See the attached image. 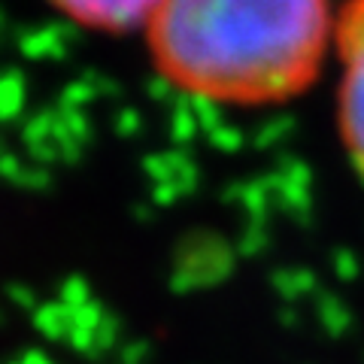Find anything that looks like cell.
Masks as SVG:
<instances>
[{
	"label": "cell",
	"mask_w": 364,
	"mask_h": 364,
	"mask_svg": "<svg viewBox=\"0 0 364 364\" xmlns=\"http://www.w3.org/2000/svg\"><path fill=\"white\" fill-rule=\"evenodd\" d=\"M325 0H161L152 43L164 73L215 97H282L310 79Z\"/></svg>",
	"instance_id": "6da1fadb"
},
{
	"label": "cell",
	"mask_w": 364,
	"mask_h": 364,
	"mask_svg": "<svg viewBox=\"0 0 364 364\" xmlns=\"http://www.w3.org/2000/svg\"><path fill=\"white\" fill-rule=\"evenodd\" d=\"M52 4L70 16V21H76V25L134 31L158 13L161 0H52Z\"/></svg>",
	"instance_id": "7a4b0ae2"
},
{
	"label": "cell",
	"mask_w": 364,
	"mask_h": 364,
	"mask_svg": "<svg viewBox=\"0 0 364 364\" xmlns=\"http://www.w3.org/2000/svg\"><path fill=\"white\" fill-rule=\"evenodd\" d=\"M76 40H79L76 21H52V25H43L33 31L18 28V33H16L18 52L33 61H40V58L61 61V58H67V52H70V46Z\"/></svg>",
	"instance_id": "3957f363"
},
{
	"label": "cell",
	"mask_w": 364,
	"mask_h": 364,
	"mask_svg": "<svg viewBox=\"0 0 364 364\" xmlns=\"http://www.w3.org/2000/svg\"><path fill=\"white\" fill-rule=\"evenodd\" d=\"M346 64L349 76L343 88V124L352 140V152L364 155V46L349 55Z\"/></svg>",
	"instance_id": "277c9868"
},
{
	"label": "cell",
	"mask_w": 364,
	"mask_h": 364,
	"mask_svg": "<svg viewBox=\"0 0 364 364\" xmlns=\"http://www.w3.org/2000/svg\"><path fill=\"white\" fill-rule=\"evenodd\" d=\"M264 179H267V186H270L273 203H277L279 210H286L291 219H298L301 225H310V219H313V198H310V188L294 186V182L282 179L277 170L264 173Z\"/></svg>",
	"instance_id": "5b68a950"
},
{
	"label": "cell",
	"mask_w": 364,
	"mask_h": 364,
	"mask_svg": "<svg viewBox=\"0 0 364 364\" xmlns=\"http://www.w3.org/2000/svg\"><path fill=\"white\" fill-rule=\"evenodd\" d=\"M173 112H170V140L176 143V149H186V146L195 140L198 131H200V124L195 119V112H191V91L188 88H182L176 91V97H173Z\"/></svg>",
	"instance_id": "8992f818"
},
{
	"label": "cell",
	"mask_w": 364,
	"mask_h": 364,
	"mask_svg": "<svg viewBox=\"0 0 364 364\" xmlns=\"http://www.w3.org/2000/svg\"><path fill=\"white\" fill-rule=\"evenodd\" d=\"M21 109H25V79L18 70H6L0 76V122L18 119Z\"/></svg>",
	"instance_id": "52a82bcc"
},
{
	"label": "cell",
	"mask_w": 364,
	"mask_h": 364,
	"mask_svg": "<svg viewBox=\"0 0 364 364\" xmlns=\"http://www.w3.org/2000/svg\"><path fill=\"white\" fill-rule=\"evenodd\" d=\"M243 210L249 215V225H264L267 215H270V203H273V195H270V186L264 176H258L252 182H246V191H243Z\"/></svg>",
	"instance_id": "ba28073f"
},
{
	"label": "cell",
	"mask_w": 364,
	"mask_h": 364,
	"mask_svg": "<svg viewBox=\"0 0 364 364\" xmlns=\"http://www.w3.org/2000/svg\"><path fill=\"white\" fill-rule=\"evenodd\" d=\"M294 128H298V119L289 116V112H282V116H273L270 122H264V124H261V128L255 131L252 146H255L258 152L277 149L282 140H289V136L294 134Z\"/></svg>",
	"instance_id": "9c48e42d"
},
{
	"label": "cell",
	"mask_w": 364,
	"mask_h": 364,
	"mask_svg": "<svg viewBox=\"0 0 364 364\" xmlns=\"http://www.w3.org/2000/svg\"><path fill=\"white\" fill-rule=\"evenodd\" d=\"M191 112L200 124L203 134H213L215 128L225 124V116H222V97L210 95V91H191Z\"/></svg>",
	"instance_id": "30bf717a"
},
{
	"label": "cell",
	"mask_w": 364,
	"mask_h": 364,
	"mask_svg": "<svg viewBox=\"0 0 364 364\" xmlns=\"http://www.w3.org/2000/svg\"><path fill=\"white\" fill-rule=\"evenodd\" d=\"M143 173L149 176L155 186H164V182H173L176 176V161H173V149L167 152H155L143 158Z\"/></svg>",
	"instance_id": "8fae6325"
},
{
	"label": "cell",
	"mask_w": 364,
	"mask_h": 364,
	"mask_svg": "<svg viewBox=\"0 0 364 364\" xmlns=\"http://www.w3.org/2000/svg\"><path fill=\"white\" fill-rule=\"evenodd\" d=\"M277 173H279L282 179L294 182V186L313 188V170H310V164H306L304 158H298V155H279V161H277Z\"/></svg>",
	"instance_id": "7c38bea8"
},
{
	"label": "cell",
	"mask_w": 364,
	"mask_h": 364,
	"mask_svg": "<svg viewBox=\"0 0 364 364\" xmlns=\"http://www.w3.org/2000/svg\"><path fill=\"white\" fill-rule=\"evenodd\" d=\"M91 100H97V91L85 79H76V82H67L61 88L58 109H85V104H91Z\"/></svg>",
	"instance_id": "4fadbf2b"
},
{
	"label": "cell",
	"mask_w": 364,
	"mask_h": 364,
	"mask_svg": "<svg viewBox=\"0 0 364 364\" xmlns=\"http://www.w3.org/2000/svg\"><path fill=\"white\" fill-rule=\"evenodd\" d=\"M52 124H55V109H43L37 116H31L21 128V136H25L28 146H37V143H46L52 140Z\"/></svg>",
	"instance_id": "5bb4252c"
},
{
	"label": "cell",
	"mask_w": 364,
	"mask_h": 364,
	"mask_svg": "<svg viewBox=\"0 0 364 364\" xmlns=\"http://www.w3.org/2000/svg\"><path fill=\"white\" fill-rule=\"evenodd\" d=\"M207 140H210L213 149H219L225 155H234V152L243 149L246 136H243L240 128H234V124H222V128H215L213 134H207Z\"/></svg>",
	"instance_id": "9a60e30c"
},
{
	"label": "cell",
	"mask_w": 364,
	"mask_h": 364,
	"mask_svg": "<svg viewBox=\"0 0 364 364\" xmlns=\"http://www.w3.org/2000/svg\"><path fill=\"white\" fill-rule=\"evenodd\" d=\"M79 79H85V82L97 91V97H122V85H119L112 76L95 70V67H88V70H82V76H79Z\"/></svg>",
	"instance_id": "2e32d148"
},
{
	"label": "cell",
	"mask_w": 364,
	"mask_h": 364,
	"mask_svg": "<svg viewBox=\"0 0 364 364\" xmlns=\"http://www.w3.org/2000/svg\"><path fill=\"white\" fill-rule=\"evenodd\" d=\"M58 116L64 122V128L70 131L82 146L91 140V124H88V116L82 109H58Z\"/></svg>",
	"instance_id": "e0dca14e"
},
{
	"label": "cell",
	"mask_w": 364,
	"mask_h": 364,
	"mask_svg": "<svg viewBox=\"0 0 364 364\" xmlns=\"http://www.w3.org/2000/svg\"><path fill=\"white\" fill-rule=\"evenodd\" d=\"M176 91H179L176 82H173V79H170L167 73H155L149 82H146V95H149L152 100H158V104H167V100L173 104Z\"/></svg>",
	"instance_id": "ac0fdd59"
},
{
	"label": "cell",
	"mask_w": 364,
	"mask_h": 364,
	"mask_svg": "<svg viewBox=\"0 0 364 364\" xmlns=\"http://www.w3.org/2000/svg\"><path fill=\"white\" fill-rule=\"evenodd\" d=\"M52 182H55V179H52V173H49V167H25V173H21L18 186L28 188V191H49Z\"/></svg>",
	"instance_id": "d6986e66"
},
{
	"label": "cell",
	"mask_w": 364,
	"mask_h": 364,
	"mask_svg": "<svg viewBox=\"0 0 364 364\" xmlns=\"http://www.w3.org/2000/svg\"><path fill=\"white\" fill-rule=\"evenodd\" d=\"M112 128H116L119 136H134L136 131L143 128V119H140V112H136L134 107H124L116 112V119H112Z\"/></svg>",
	"instance_id": "ffe728a7"
},
{
	"label": "cell",
	"mask_w": 364,
	"mask_h": 364,
	"mask_svg": "<svg viewBox=\"0 0 364 364\" xmlns=\"http://www.w3.org/2000/svg\"><path fill=\"white\" fill-rule=\"evenodd\" d=\"M267 246V228L264 225H249L243 231V240H240V252L243 255H255Z\"/></svg>",
	"instance_id": "44dd1931"
},
{
	"label": "cell",
	"mask_w": 364,
	"mask_h": 364,
	"mask_svg": "<svg viewBox=\"0 0 364 364\" xmlns=\"http://www.w3.org/2000/svg\"><path fill=\"white\" fill-rule=\"evenodd\" d=\"M21 173H25V164L18 161V158L13 155V152H4L0 155V176H4L6 182H13V186H18V179H21Z\"/></svg>",
	"instance_id": "7402d4cb"
},
{
	"label": "cell",
	"mask_w": 364,
	"mask_h": 364,
	"mask_svg": "<svg viewBox=\"0 0 364 364\" xmlns=\"http://www.w3.org/2000/svg\"><path fill=\"white\" fill-rule=\"evenodd\" d=\"M334 267H337V273L343 279H352L358 273V261H355V255H352L349 249H340V252H334Z\"/></svg>",
	"instance_id": "603a6c76"
},
{
	"label": "cell",
	"mask_w": 364,
	"mask_h": 364,
	"mask_svg": "<svg viewBox=\"0 0 364 364\" xmlns=\"http://www.w3.org/2000/svg\"><path fill=\"white\" fill-rule=\"evenodd\" d=\"M179 188L173 186V182H164V186H155L152 188V200L158 203V207H173V203L179 200Z\"/></svg>",
	"instance_id": "cb8c5ba5"
},
{
	"label": "cell",
	"mask_w": 364,
	"mask_h": 364,
	"mask_svg": "<svg viewBox=\"0 0 364 364\" xmlns=\"http://www.w3.org/2000/svg\"><path fill=\"white\" fill-rule=\"evenodd\" d=\"M243 191H246V182H231V186L222 191V200H228V203H240V200H243Z\"/></svg>",
	"instance_id": "d4e9b609"
},
{
	"label": "cell",
	"mask_w": 364,
	"mask_h": 364,
	"mask_svg": "<svg viewBox=\"0 0 364 364\" xmlns=\"http://www.w3.org/2000/svg\"><path fill=\"white\" fill-rule=\"evenodd\" d=\"M134 215H136L140 222H152V210H149V207H136Z\"/></svg>",
	"instance_id": "484cf974"
},
{
	"label": "cell",
	"mask_w": 364,
	"mask_h": 364,
	"mask_svg": "<svg viewBox=\"0 0 364 364\" xmlns=\"http://www.w3.org/2000/svg\"><path fill=\"white\" fill-rule=\"evenodd\" d=\"M0 25H4V13H0Z\"/></svg>",
	"instance_id": "4316f807"
}]
</instances>
